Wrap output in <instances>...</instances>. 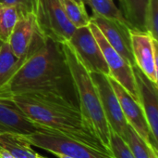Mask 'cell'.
Instances as JSON below:
<instances>
[{"mask_svg": "<svg viewBox=\"0 0 158 158\" xmlns=\"http://www.w3.org/2000/svg\"><path fill=\"white\" fill-rule=\"evenodd\" d=\"M4 98L10 99L32 122L112 155L98 139L80 108L69 102L38 93H19Z\"/></svg>", "mask_w": 158, "mask_h": 158, "instance_id": "7a4b0ae2", "label": "cell"}, {"mask_svg": "<svg viewBox=\"0 0 158 158\" xmlns=\"http://www.w3.org/2000/svg\"><path fill=\"white\" fill-rule=\"evenodd\" d=\"M90 74L97 89L102 108L110 129L124 140L129 124L124 117L120 103L110 84L108 75L101 73H90Z\"/></svg>", "mask_w": 158, "mask_h": 158, "instance_id": "ba28073f", "label": "cell"}, {"mask_svg": "<svg viewBox=\"0 0 158 158\" xmlns=\"http://www.w3.org/2000/svg\"><path fill=\"white\" fill-rule=\"evenodd\" d=\"M59 4L71 24L77 29L88 26L91 18L88 15L85 5L78 3L76 0H58Z\"/></svg>", "mask_w": 158, "mask_h": 158, "instance_id": "ac0fdd59", "label": "cell"}, {"mask_svg": "<svg viewBox=\"0 0 158 158\" xmlns=\"http://www.w3.org/2000/svg\"><path fill=\"white\" fill-rule=\"evenodd\" d=\"M88 26L102 50L109 70L108 76L119 83L131 95V97L140 103L132 66L108 44L101 31L94 22L90 21Z\"/></svg>", "mask_w": 158, "mask_h": 158, "instance_id": "8992f818", "label": "cell"}, {"mask_svg": "<svg viewBox=\"0 0 158 158\" xmlns=\"http://www.w3.org/2000/svg\"><path fill=\"white\" fill-rule=\"evenodd\" d=\"M120 4L122 14L129 24L132 28L146 31L148 0H122Z\"/></svg>", "mask_w": 158, "mask_h": 158, "instance_id": "2e32d148", "label": "cell"}, {"mask_svg": "<svg viewBox=\"0 0 158 158\" xmlns=\"http://www.w3.org/2000/svg\"><path fill=\"white\" fill-rule=\"evenodd\" d=\"M140 105L143 111L154 145L158 147V86L155 85L136 65L132 67Z\"/></svg>", "mask_w": 158, "mask_h": 158, "instance_id": "8fae6325", "label": "cell"}, {"mask_svg": "<svg viewBox=\"0 0 158 158\" xmlns=\"http://www.w3.org/2000/svg\"><path fill=\"white\" fill-rule=\"evenodd\" d=\"M119 2H120V3H121V2H122V0H119Z\"/></svg>", "mask_w": 158, "mask_h": 158, "instance_id": "4dcf8cb0", "label": "cell"}, {"mask_svg": "<svg viewBox=\"0 0 158 158\" xmlns=\"http://www.w3.org/2000/svg\"><path fill=\"white\" fill-rule=\"evenodd\" d=\"M35 32L36 24L34 13L19 14V19L7 42L17 58L21 59L28 54Z\"/></svg>", "mask_w": 158, "mask_h": 158, "instance_id": "5bb4252c", "label": "cell"}, {"mask_svg": "<svg viewBox=\"0 0 158 158\" xmlns=\"http://www.w3.org/2000/svg\"><path fill=\"white\" fill-rule=\"evenodd\" d=\"M19 93L52 96L80 108L77 89L62 44L44 37L37 29L26 61L0 88V97Z\"/></svg>", "mask_w": 158, "mask_h": 158, "instance_id": "6da1fadb", "label": "cell"}, {"mask_svg": "<svg viewBox=\"0 0 158 158\" xmlns=\"http://www.w3.org/2000/svg\"><path fill=\"white\" fill-rule=\"evenodd\" d=\"M131 49L135 65L157 86L158 43L150 33L131 27Z\"/></svg>", "mask_w": 158, "mask_h": 158, "instance_id": "9c48e42d", "label": "cell"}, {"mask_svg": "<svg viewBox=\"0 0 158 158\" xmlns=\"http://www.w3.org/2000/svg\"><path fill=\"white\" fill-rule=\"evenodd\" d=\"M84 5L92 7L93 13H96L103 17L128 22L122 14V11L115 5L113 0H82ZM129 23V22H128ZM131 26V25H130Z\"/></svg>", "mask_w": 158, "mask_h": 158, "instance_id": "ffe728a7", "label": "cell"}, {"mask_svg": "<svg viewBox=\"0 0 158 158\" xmlns=\"http://www.w3.org/2000/svg\"><path fill=\"white\" fill-rule=\"evenodd\" d=\"M1 45H2V43L0 42V48H1Z\"/></svg>", "mask_w": 158, "mask_h": 158, "instance_id": "f546056e", "label": "cell"}, {"mask_svg": "<svg viewBox=\"0 0 158 158\" xmlns=\"http://www.w3.org/2000/svg\"><path fill=\"white\" fill-rule=\"evenodd\" d=\"M0 5L15 6L19 10V14H24L34 11L35 0H0Z\"/></svg>", "mask_w": 158, "mask_h": 158, "instance_id": "cb8c5ba5", "label": "cell"}, {"mask_svg": "<svg viewBox=\"0 0 158 158\" xmlns=\"http://www.w3.org/2000/svg\"><path fill=\"white\" fill-rule=\"evenodd\" d=\"M34 18L37 31L57 43H68L76 28L67 19L58 0H35Z\"/></svg>", "mask_w": 158, "mask_h": 158, "instance_id": "5b68a950", "label": "cell"}, {"mask_svg": "<svg viewBox=\"0 0 158 158\" xmlns=\"http://www.w3.org/2000/svg\"><path fill=\"white\" fill-rule=\"evenodd\" d=\"M0 148L8 152L16 158H36L37 153L24 135L15 133L0 134Z\"/></svg>", "mask_w": 158, "mask_h": 158, "instance_id": "9a60e30c", "label": "cell"}, {"mask_svg": "<svg viewBox=\"0 0 158 158\" xmlns=\"http://www.w3.org/2000/svg\"><path fill=\"white\" fill-rule=\"evenodd\" d=\"M24 136L31 146H36L54 155H64L72 158H114L113 155L96 150L43 126L39 130Z\"/></svg>", "mask_w": 158, "mask_h": 158, "instance_id": "277c9868", "label": "cell"}, {"mask_svg": "<svg viewBox=\"0 0 158 158\" xmlns=\"http://www.w3.org/2000/svg\"><path fill=\"white\" fill-rule=\"evenodd\" d=\"M78 3H80V4H82V5H84V3H83V1L82 0H76Z\"/></svg>", "mask_w": 158, "mask_h": 158, "instance_id": "f1b7e54d", "label": "cell"}, {"mask_svg": "<svg viewBox=\"0 0 158 158\" xmlns=\"http://www.w3.org/2000/svg\"><path fill=\"white\" fill-rule=\"evenodd\" d=\"M0 158H16L13 156L12 155H10L8 152L5 151L4 149L0 148Z\"/></svg>", "mask_w": 158, "mask_h": 158, "instance_id": "d4e9b609", "label": "cell"}, {"mask_svg": "<svg viewBox=\"0 0 158 158\" xmlns=\"http://www.w3.org/2000/svg\"><path fill=\"white\" fill-rule=\"evenodd\" d=\"M62 47L77 89L80 110L98 139L110 151V128L105 116L99 95L90 72L81 62L69 43H63Z\"/></svg>", "mask_w": 158, "mask_h": 158, "instance_id": "3957f363", "label": "cell"}, {"mask_svg": "<svg viewBox=\"0 0 158 158\" xmlns=\"http://www.w3.org/2000/svg\"><path fill=\"white\" fill-rule=\"evenodd\" d=\"M158 151L155 150L153 147H150V158H158Z\"/></svg>", "mask_w": 158, "mask_h": 158, "instance_id": "484cf974", "label": "cell"}, {"mask_svg": "<svg viewBox=\"0 0 158 158\" xmlns=\"http://www.w3.org/2000/svg\"><path fill=\"white\" fill-rule=\"evenodd\" d=\"M58 158H72L69 157V156H64V155H56Z\"/></svg>", "mask_w": 158, "mask_h": 158, "instance_id": "4316f807", "label": "cell"}, {"mask_svg": "<svg viewBox=\"0 0 158 158\" xmlns=\"http://www.w3.org/2000/svg\"><path fill=\"white\" fill-rule=\"evenodd\" d=\"M40 128V125L30 120L10 99L0 97V134L29 135Z\"/></svg>", "mask_w": 158, "mask_h": 158, "instance_id": "4fadbf2b", "label": "cell"}, {"mask_svg": "<svg viewBox=\"0 0 158 158\" xmlns=\"http://www.w3.org/2000/svg\"><path fill=\"white\" fill-rule=\"evenodd\" d=\"M36 158H46V157H44V156H40V155H36Z\"/></svg>", "mask_w": 158, "mask_h": 158, "instance_id": "83f0119b", "label": "cell"}, {"mask_svg": "<svg viewBox=\"0 0 158 158\" xmlns=\"http://www.w3.org/2000/svg\"><path fill=\"white\" fill-rule=\"evenodd\" d=\"M90 18L91 21L101 31L108 44L132 67L135 66L130 34L131 26H130L128 22L108 19L96 13H93Z\"/></svg>", "mask_w": 158, "mask_h": 158, "instance_id": "30bf717a", "label": "cell"}, {"mask_svg": "<svg viewBox=\"0 0 158 158\" xmlns=\"http://www.w3.org/2000/svg\"><path fill=\"white\" fill-rule=\"evenodd\" d=\"M124 141L131 149L134 158H150V147L129 125Z\"/></svg>", "mask_w": 158, "mask_h": 158, "instance_id": "44dd1931", "label": "cell"}, {"mask_svg": "<svg viewBox=\"0 0 158 158\" xmlns=\"http://www.w3.org/2000/svg\"><path fill=\"white\" fill-rule=\"evenodd\" d=\"M28 54L19 59L12 52L8 43H2L0 48V88L17 73L26 61Z\"/></svg>", "mask_w": 158, "mask_h": 158, "instance_id": "e0dca14e", "label": "cell"}, {"mask_svg": "<svg viewBox=\"0 0 158 158\" xmlns=\"http://www.w3.org/2000/svg\"><path fill=\"white\" fill-rule=\"evenodd\" d=\"M146 31L158 39V0H148Z\"/></svg>", "mask_w": 158, "mask_h": 158, "instance_id": "603a6c76", "label": "cell"}, {"mask_svg": "<svg viewBox=\"0 0 158 158\" xmlns=\"http://www.w3.org/2000/svg\"><path fill=\"white\" fill-rule=\"evenodd\" d=\"M19 19V10L12 5H0V42L7 43Z\"/></svg>", "mask_w": 158, "mask_h": 158, "instance_id": "d6986e66", "label": "cell"}, {"mask_svg": "<svg viewBox=\"0 0 158 158\" xmlns=\"http://www.w3.org/2000/svg\"><path fill=\"white\" fill-rule=\"evenodd\" d=\"M68 43L90 73H101L109 75V70L102 50L89 26L77 28Z\"/></svg>", "mask_w": 158, "mask_h": 158, "instance_id": "52a82bcc", "label": "cell"}, {"mask_svg": "<svg viewBox=\"0 0 158 158\" xmlns=\"http://www.w3.org/2000/svg\"><path fill=\"white\" fill-rule=\"evenodd\" d=\"M109 148L114 158H134L126 142L111 129Z\"/></svg>", "mask_w": 158, "mask_h": 158, "instance_id": "7402d4cb", "label": "cell"}, {"mask_svg": "<svg viewBox=\"0 0 158 158\" xmlns=\"http://www.w3.org/2000/svg\"><path fill=\"white\" fill-rule=\"evenodd\" d=\"M108 78L118 99L127 123L136 131V133L143 140V142L148 146H151L157 151V148L154 145L151 132L140 103L136 102L119 83H118L110 76H108Z\"/></svg>", "mask_w": 158, "mask_h": 158, "instance_id": "7c38bea8", "label": "cell"}]
</instances>
